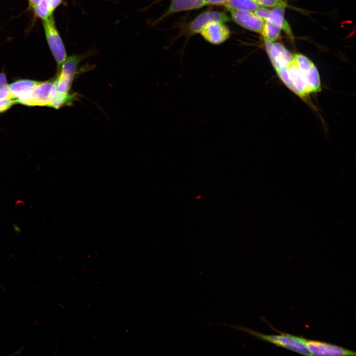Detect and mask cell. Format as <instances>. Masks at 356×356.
I'll list each match as a JSON object with an SVG mask.
<instances>
[{
	"instance_id": "1",
	"label": "cell",
	"mask_w": 356,
	"mask_h": 356,
	"mask_svg": "<svg viewBox=\"0 0 356 356\" xmlns=\"http://www.w3.org/2000/svg\"><path fill=\"white\" fill-rule=\"evenodd\" d=\"M276 75L290 91L304 101L321 90L320 75L314 63L300 53L287 61L280 56L269 58Z\"/></svg>"
},
{
	"instance_id": "2",
	"label": "cell",
	"mask_w": 356,
	"mask_h": 356,
	"mask_svg": "<svg viewBox=\"0 0 356 356\" xmlns=\"http://www.w3.org/2000/svg\"><path fill=\"white\" fill-rule=\"evenodd\" d=\"M226 325L237 330L245 332L277 346L283 347L304 355L312 356L304 343L302 337L282 332L280 335H267L260 333L246 327L230 324H226Z\"/></svg>"
},
{
	"instance_id": "3",
	"label": "cell",
	"mask_w": 356,
	"mask_h": 356,
	"mask_svg": "<svg viewBox=\"0 0 356 356\" xmlns=\"http://www.w3.org/2000/svg\"><path fill=\"white\" fill-rule=\"evenodd\" d=\"M55 79L40 82L19 103L28 106H47L57 93Z\"/></svg>"
},
{
	"instance_id": "4",
	"label": "cell",
	"mask_w": 356,
	"mask_h": 356,
	"mask_svg": "<svg viewBox=\"0 0 356 356\" xmlns=\"http://www.w3.org/2000/svg\"><path fill=\"white\" fill-rule=\"evenodd\" d=\"M44 27L48 44L58 68L67 58L66 50L52 16L44 20Z\"/></svg>"
},
{
	"instance_id": "5",
	"label": "cell",
	"mask_w": 356,
	"mask_h": 356,
	"mask_svg": "<svg viewBox=\"0 0 356 356\" xmlns=\"http://www.w3.org/2000/svg\"><path fill=\"white\" fill-rule=\"evenodd\" d=\"M80 60L81 58L79 56L72 55L67 57L63 62L55 79L57 91L70 92Z\"/></svg>"
},
{
	"instance_id": "6",
	"label": "cell",
	"mask_w": 356,
	"mask_h": 356,
	"mask_svg": "<svg viewBox=\"0 0 356 356\" xmlns=\"http://www.w3.org/2000/svg\"><path fill=\"white\" fill-rule=\"evenodd\" d=\"M303 342L312 355L355 356L356 352L341 347L318 341L303 338Z\"/></svg>"
},
{
	"instance_id": "7",
	"label": "cell",
	"mask_w": 356,
	"mask_h": 356,
	"mask_svg": "<svg viewBox=\"0 0 356 356\" xmlns=\"http://www.w3.org/2000/svg\"><path fill=\"white\" fill-rule=\"evenodd\" d=\"M233 21L248 30L261 35L265 21L253 12L246 10L228 9Z\"/></svg>"
},
{
	"instance_id": "8",
	"label": "cell",
	"mask_w": 356,
	"mask_h": 356,
	"mask_svg": "<svg viewBox=\"0 0 356 356\" xmlns=\"http://www.w3.org/2000/svg\"><path fill=\"white\" fill-rule=\"evenodd\" d=\"M229 21L230 18L224 12L217 11H205L198 15L188 25V33L190 35L200 33L207 24L212 21L225 23Z\"/></svg>"
},
{
	"instance_id": "9",
	"label": "cell",
	"mask_w": 356,
	"mask_h": 356,
	"mask_svg": "<svg viewBox=\"0 0 356 356\" xmlns=\"http://www.w3.org/2000/svg\"><path fill=\"white\" fill-rule=\"evenodd\" d=\"M200 33L208 42L219 44L229 38L230 32L224 23L212 21L207 24Z\"/></svg>"
},
{
	"instance_id": "10",
	"label": "cell",
	"mask_w": 356,
	"mask_h": 356,
	"mask_svg": "<svg viewBox=\"0 0 356 356\" xmlns=\"http://www.w3.org/2000/svg\"><path fill=\"white\" fill-rule=\"evenodd\" d=\"M40 82L28 79H22L8 85V89L12 98L17 103L26 96Z\"/></svg>"
},
{
	"instance_id": "11",
	"label": "cell",
	"mask_w": 356,
	"mask_h": 356,
	"mask_svg": "<svg viewBox=\"0 0 356 356\" xmlns=\"http://www.w3.org/2000/svg\"><path fill=\"white\" fill-rule=\"evenodd\" d=\"M206 5L204 0H171L169 7L162 18L177 12L200 8Z\"/></svg>"
},
{
	"instance_id": "12",
	"label": "cell",
	"mask_w": 356,
	"mask_h": 356,
	"mask_svg": "<svg viewBox=\"0 0 356 356\" xmlns=\"http://www.w3.org/2000/svg\"><path fill=\"white\" fill-rule=\"evenodd\" d=\"M78 95L76 93L61 92L57 91L55 97L48 107L59 109L61 107L71 105L77 99Z\"/></svg>"
},
{
	"instance_id": "13",
	"label": "cell",
	"mask_w": 356,
	"mask_h": 356,
	"mask_svg": "<svg viewBox=\"0 0 356 356\" xmlns=\"http://www.w3.org/2000/svg\"><path fill=\"white\" fill-rule=\"evenodd\" d=\"M228 9H240L254 11L260 6L252 0H228L223 5Z\"/></svg>"
},
{
	"instance_id": "14",
	"label": "cell",
	"mask_w": 356,
	"mask_h": 356,
	"mask_svg": "<svg viewBox=\"0 0 356 356\" xmlns=\"http://www.w3.org/2000/svg\"><path fill=\"white\" fill-rule=\"evenodd\" d=\"M281 30L282 28L280 26L266 20L265 21L261 35L264 40L274 42L279 37Z\"/></svg>"
},
{
	"instance_id": "15",
	"label": "cell",
	"mask_w": 356,
	"mask_h": 356,
	"mask_svg": "<svg viewBox=\"0 0 356 356\" xmlns=\"http://www.w3.org/2000/svg\"><path fill=\"white\" fill-rule=\"evenodd\" d=\"M286 7L284 6H278L273 8L267 20L280 26L283 29L288 24L284 16Z\"/></svg>"
},
{
	"instance_id": "16",
	"label": "cell",
	"mask_w": 356,
	"mask_h": 356,
	"mask_svg": "<svg viewBox=\"0 0 356 356\" xmlns=\"http://www.w3.org/2000/svg\"><path fill=\"white\" fill-rule=\"evenodd\" d=\"M34 9L36 15L44 20L51 16L53 12L50 9L47 0H41Z\"/></svg>"
},
{
	"instance_id": "17",
	"label": "cell",
	"mask_w": 356,
	"mask_h": 356,
	"mask_svg": "<svg viewBox=\"0 0 356 356\" xmlns=\"http://www.w3.org/2000/svg\"><path fill=\"white\" fill-rule=\"evenodd\" d=\"M261 6L267 8H274L278 6L287 7V3L283 0H252Z\"/></svg>"
},
{
	"instance_id": "18",
	"label": "cell",
	"mask_w": 356,
	"mask_h": 356,
	"mask_svg": "<svg viewBox=\"0 0 356 356\" xmlns=\"http://www.w3.org/2000/svg\"><path fill=\"white\" fill-rule=\"evenodd\" d=\"M270 12L271 10L268 8L261 6L253 11L256 16L264 21L268 19Z\"/></svg>"
},
{
	"instance_id": "19",
	"label": "cell",
	"mask_w": 356,
	"mask_h": 356,
	"mask_svg": "<svg viewBox=\"0 0 356 356\" xmlns=\"http://www.w3.org/2000/svg\"><path fill=\"white\" fill-rule=\"evenodd\" d=\"M16 103V100L12 97L0 100V113L6 111Z\"/></svg>"
},
{
	"instance_id": "20",
	"label": "cell",
	"mask_w": 356,
	"mask_h": 356,
	"mask_svg": "<svg viewBox=\"0 0 356 356\" xmlns=\"http://www.w3.org/2000/svg\"><path fill=\"white\" fill-rule=\"evenodd\" d=\"M8 85L7 84L5 75L3 73H0V90L7 88Z\"/></svg>"
},
{
	"instance_id": "21",
	"label": "cell",
	"mask_w": 356,
	"mask_h": 356,
	"mask_svg": "<svg viewBox=\"0 0 356 356\" xmlns=\"http://www.w3.org/2000/svg\"><path fill=\"white\" fill-rule=\"evenodd\" d=\"M206 3L210 5H223L228 0H204Z\"/></svg>"
},
{
	"instance_id": "22",
	"label": "cell",
	"mask_w": 356,
	"mask_h": 356,
	"mask_svg": "<svg viewBox=\"0 0 356 356\" xmlns=\"http://www.w3.org/2000/svg\"><path fill=\"white\" fill-rule=\"evenodd\" d=\"M12 97L8 87L0 90V100Z\"/></svg>"
},
{
	"instance_id": "23",
	"label": "cell",
	"mask_w": 356,
	"mask_h": 356,
	"mask_svg": "<svg viewBox=\"0 0 356 356\" xmlns=\"http://www.w3.org/2000/svg\"><path fill=\"white\" fill-rule=\"evenodd\" d=\"M50 9L53 11L54 9L60 3L62 0H47Z\"/></svg>"
},
{
	"instance_id": "24",
	"label": "cell",
	"mask_w": 356,
	"mask_h": 356,
	"mask_svg": "<svg viewBox=\"0 0 356 356\" xmlns=\"http://www.w3.org/2000/svg\"><path fill=\"white\" fill-rule=\"evenodd\" d=\"M30 5L33 9L37 6L41 0H28Z\"/></svg>"
}]
</instances>
